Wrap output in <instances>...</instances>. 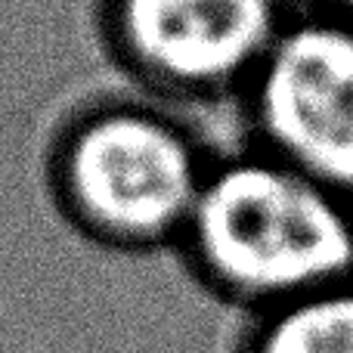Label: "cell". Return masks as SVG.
I'll use <instances>...</instances> for the list:
<instances>
[{
  "mask_svg": "<svg viewBox=\"0 0 353 353\" xmlns=\"http://www.w3.org/2000/svg\"><path fill=\"white\" fill-rule=\"evenodd\" d=\"M176 251L251 316L353 279V199L251 146L214 159Z\"/></svg>",
  "mask_w": 353,
  "mask_h": 353,
  "instance_id": "obj_1",
  "label": "cell"
},
{
  "mask_svg": "<svg viewBox=\"0 0 353 353\" xmlns=\"http://www.w3.org/2000/svg\"><path fill=\"white\" fill-rule=\"evenodd\" d=\"M214 159L161 103L105 99L74 112L47 152L56 211L124 254L180 245Z\"/></svg>",
  "mask_w": 353,
  "mask_h": 353,
  "instance_id": "obj_2",
  "label": "cell"
},
{
  "mask_svg": "<svg viewBox=\"0 0 353 353\" xmlns=\"http://www.w3.org/2000/svg\"><path fill=\"white\" fill-rule=\"evenodd\" d=\"M254 146L353 199V22L292 12L245 84Z\"/></svg>",
  "mask_w": 353,
  "mask_h": 353,
  "instance_id": "obj_3",
  "label": "cell"
},
{
  "mask_svg": "<svg viewBox=\"0 0 353 353\" xmlns=\"http://www.w3.org/2000/svg\"><path fill=\"white\" fill-rule=\"evenodd\" d=\"M292 10L285 0H103L112 56L165 99L242 93Z\"/></svg>",
  "mask_w": 353,
  "mask_h": 353,
  "instance_id": "obj_4",
  "label": "cell"
},
{
  "mask_svg": "<svg viewBox=\"0 0 353 353\" xmlns=\"http://www.w3.org/2000/svg\"><path fill=\"white\" fill-rule=\"evenodd\" d=\"M232 353H353V279L245 316Z\"/></svg>",
  "mask_w": 353,
  "mask_h": 353,
  "instance_id": "obj_5",
  "label": "cell"
},
{
  "mask_svg": "<svg viewBox=\"0 0 353 353\" xmlns=\"http://www.w3.org/2000/svg\"><path fill=\"white\" fill-rule=\"evenodd\" d=\"M310 3H313V10L332 12V16H341L353 22V0H310Z\"/></svg>",
  "mask_w": 353,
  "mask_h": 353,
  "instance_id": "obj_6",
  "label": "cell"
}]
</instances>
